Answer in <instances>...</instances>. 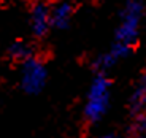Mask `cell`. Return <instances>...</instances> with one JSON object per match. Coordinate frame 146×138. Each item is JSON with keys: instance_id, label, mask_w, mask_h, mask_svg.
Wrapping results in <instances>:
<instances>
[{"instance_id": "1", "label": "cell", "mask_w": 146, "mask_h": 138, "mask_svg": "<svg viewBox=\"0 0 146 138\" xmlns=\"http://www.w3.org/2000/svg\"><path fill=\"white\" fill-rule=\"evenodd\" d=\"M143 18H145L143 0H124L119 11V24L114 32V41L135 48L140 38Z\"/></svg>"}, {"instance_id": "2", "label": "cell", "mask_w": 146, "mask_h": 138, "mask_svg": "<svg viewBox=\"0 0 146 138\" xmlns=\"http://www.w3.org/2000/svg\"><path fill=\"white\" fill-rule=\"evenodd\" d=\"M111 103V80L108 75L95 73L89 84L86 103H84V117L89 124H97L106 113Z\"/></svg>"}, {"instance_id": "3", "label": "cell", "mask_w": 146, "mask_h": 138, "mask_svg": "<svg viewBox=\"0 0 146 138\" xmlns=\"http://www.w3.org/2000/svg\"><path fill=\"white\" fill-rule=\"evenodd\" d=\"M48 81L46 64L40 57L32 56L26 62L21 64V75H19V86L26 94L36 95L44 89Z\"/></svg>"}, {"instance_id": "4", "label": "cell", "mask_w": 146, "mask_h": 138, "mask_svg": "<svg viewBox=\"0 0 146 138\" xmlns=\"http://www.w3.org/2000/svg\"><path fill=\"white\" fill-rule=\"evenodd\" d=\"M29 24L32 35L36 40H41L51 30V16H49V2L38 0L30 7Z\"/></svg>"}, {"instance_id": "5", "label": "cell", "mask_w": 146, "mask_h": 138, "mask_svg": "<svg viewBox=\"0 0 146 138\" xmlns=\"http://www.w3.org/2000/svg\"><path fill=\"white\" fill-rule=\"evenodd\" d=\"M49 16H51V29H68L75 16V3L72 0H56L49 3Z\"/></svg>"}, {"instance_id": "6", "label": "cell", "mask_w": 146, "mask_h": 138, "mask_svg": "<svg viewBox=\"0 0 146 138\" xmlns=\"http://www.w3.org/2000/svg\"><path fill=\"white\" fill-rule=\"evenodd\" d=\"M7 56H8L10 60L22 64V62H26L27 59H30L32 56H35V52H33V48L30 46L27 41L18 40V41H13V43L8 46Z\"/></svg>"}, {"instance_id": "7", "label": "cell", "mask_w": 146, "mask_h": 138, "mask_svg": "<svg viewBox=\"0 0 146 138\" xmlns=\"http://www.w3.org/2000/svg\"><path fill=\"white\" fill-rule=\"evenodd\" d=\"M145 103H146V83H145V75H143L138 80V83L135 84L130 95V109L133 113V116L145 113Z\"/></svg>"}, {"instance_id": "8", "label": "cell", "mask_w": 146, "mask_h": 138, "mask_svg": "<svg viewBox=\"0 0 146 138\" xmlns=\"http://www.w3.org/2000/svg\"><path fill=\"white\" fill-rule=\"evenodd\" d=\"M117 62H119V60H117V59L111 54V52L106 51V52H103V54L97 56V59L94 60V70H95V73L106 75L110 70L116 65Z\"/></svg>"}, {"instance_id": "9", "label": "cell", "mask_w": 146, "mask_h": 138, "mask_svg": "<svg viewBox=\"0 0 146 138\" xmlns=\"http://www.w3.org/2000/svg\"><path fill=\"white\" fill-rule=\"evenodd\" d=\"M145 113L143 114H135L133 116V124H132V137L133 138H145Z\"/></svg>"}, {"instance_id": "10", "label": "cell", "mask_w": 146, "mask_h": 138, "mask_svg": "<svg viewBox=\"0 0 146 138\" xmlns=\"http://www.w3.org/2000/svg\"><path fill=\"white\" fill-rule=\"evenodd\" d=\"M100 138H119V137L114 135V133H108V135H103V137H100Z\"/></svg>"}]
</instances>
